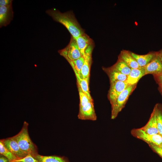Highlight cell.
<instances>
[{"instance_id":"f1b7e54d","label":"cell","mask_w":162,"mask_h":162,"mask_svg":"<svg viewBox=\"0 0 162 162\" xmlns=\"http://www.w3.org/2000/svg\"><path fill=\"white\" fill-rule=\"evenodd\" d=\"M0 162H9V161L6 158L2 155H1Z\"/></svg>"},{"instance_id":"83f0119b","label":"cell","mask_w":162,"mask_h":162,"mask_svg":"<svg viewBox=\"0 0 162 162\" xmlns=\"http://www.w3.org/2000/svg\"><path fill=\"white\" fill-rule=\"evenodd\" d=\"M12 0H0V7L7 6L12 4Z\"/></svg>"},{"instance_id":"2e32d148","label":"cell","mask_w":162,"mask_h":162,"mask_svg":"<svg viewBox=\"0 0 162 162\" xmlns=\"http://www.w3.org/2000/svg\"><path fill=\"white\" fill-rule=\"evenodd\" d=\"M118 59L123 61L131 68L136 69L141 68L132 56L130 52L128 50H123L121 51Z\"/></svg>"},{"instance_id":"3957f363","label":"cell","mask_w":162,"mask_h":162,"mask_svg":"<svg viewBox=\"0 0 162 162\" xmlns=\"http://www.w3.org/2000/svg\"><path fill=\"white\" fill-rule=\"evenodd\" d=\"M136 85H128L111 104V119H115L124 108L129 97L136 88Z\"/></svg>"},{"instance_id":"7a4b0ae2","label":"cell","mask_w":162,"mask_h":162,"mask_svg":"<svg viewBox=\"0 0 162 162\" xmlns=\"http://www.w3.org/2000/svg\"><path fill=\"white\" fill-rule=\"evenodd\" d=\"M28 124L25 122L20 131L13 137L16 140L21 150L27 155L38 154L37 148L31 140L28 132Z\"/></svg>"},{"instance_id":"ac0fdd59","label":"cell","mask_w":162,"mask_h":162,"mask_svg":"<svg viewBox=\"0 0 162 162\" xmlns=\"http://www.w3.org/2000/svg\"><path fill=\"white\" fill-rule=\"evenodd\" d=\"M109 68L128 76L130 74L131 70L124 62L118 59L115 64Z\"/></svg>"},{"instance_id":"484cf974","label":"cell","mask_w":162,"mask_h":162,"mask_svg":"<svg viewBox=\"0 0 162 162\" xmlns=\"http://www.w3.org/2000/svg\"><path fill=\"white\" fill-rule=\"evenodd\" d=\"M148 145L154 152L162 158V149L160 147L153 144H149Z\"/></svg>"},{"instance_id":"ba28073f","label":"cell","mask_w":162,"mask_h":162,"mask_svg":"<svg viewBox=\"0 0 162 162\" xmlns=\"http://www.w3.org/2000/svg\"><path fill=\"white\" fill-rule=\"evenodd\" d=\"M78 118L81 120H96L97 116L93 101H90L84 106L79 107Z\"/></svg>"},{"instance_id":"4fadbf2b","label":"cell","mask_w":162,"mask_h":162,"mask_svg":"<svg viewBox=\"0 0 162 162\" xmlns=\"http://www.w3.org/2000/svg\"><path fill=\"white\" fill-rule=\"evenodd\" d=\"M75 40L82 56L84 57L85 52L87 49L90 46L94 44L93 40L85 33Z\"/></svg>"},{"instance_id":"4316f807","label":"cell","mask_w":162,"mask_h":162,"mask_svg":"<svg viewBox=\"0 0 162 162\" xmlns=\"http://www.w3.org/2000/svg\"><path fill=\"white\" fill-rule=\"evenodd\" d=\"M153 76L155 81L158 84H162V72Z\"/></svg>"},{"instance_id":"d6986e66","label":"cell","mask_w":162,"mask_h":162,"mask_svg":"<svg viewBox=\"0 0 162 162\" xmlns=\"http://www.w3.org/2000/svg\"><path fill=\"white\" fill-rule=\"evenodd\" d=\"M39 162H68L64 158L55 156H45L38 153L32 156Z\"/></svg>"},{"instance_id":"f546056e","label":"cell","mask_w":162,"mask_h":162,"mask_svg":"<svg viewBox=\"0 0 162 162\" xmlns=\"http://www.w3.org/2000/svg\"><path fill=\"white\" fill-rule=\"evenodd\" d=\"M158 52V55L162 62V49Z\"/></svg>"},{"instance_id":"8fae6325","label":"cell","mask_w":162,"mask_h":162,"mask_svg":"<svg viewBox=\"0 0 162 162\" xmlns=\"http://www.w3.org/2000/svg\"><path fill=\"white\" fill-rule=\"evenodd\" d=\"M14 12L12 4L7 6L0 7V27L6 26L13 20Z\"/></svg>"},{"instance_id":"d6a6232c","label":"cell","mask_w":162,"mask_h":162,"mask_svg":"<svg viewBox=\"0 0 162 162\" xmlns=\"http://www.w3.org/2000/svg\"><path fill=\"white\" fill-rule=\"evenodd\" d=\"M22 162L19 161H14V162Z\"/></svg>"},{"instance_id":"7c38bea8","label":"cell","mask_w":162,"mask_h":162,"mask_svg":"<svg viewBox=\"0 0 162 162\" xmlns=\"http://www.w3.org/2000/svg\"><path fill=\"white\" fill-rule=\"evenodd\" d=\"M146 75L149 74L155 75L162 72V62L158 54L156 57L149 63L143 67Z\"/></svg>"},{"instance_id":"7402d4cb","label":"cell","mask_w":162,"mask_h":162,"mask_svg":"<svg viewBox=\"0 0 162 162\" xmlns=\"http://www.w3.org/2000/svg\"><path fill=\"white\" fill-rule=\"evenodd\" d=\"M84 61V58L81 56L76 60L68 62L72 67L74 72H76L80 77L81 76V71L83 65Z\"/></svg>"},{"instance_id":"30bf717a","label":"cell","mask_w":162,"mask_h":162,"mask_svg":"<svg viewBox=\"0 0 162 162\" xmlns=\"http://www.w3.org/2000/svg\"><path fill=\"white\" fill-rule=\"evenodd\" d=\"M157 109L156 105L147 123L140 128L146 133L150 134H159L157 128Z\"/></svg>"},{"instance_id":"8992f818","label":"cell","mask_w":162,"mask_h":162,"mask_svg":"<svg viewBox=\"0 0 162 162\" xmlns=\"http://www.w3.org/2000/svg\"><path fill=\"white\" fill-rule=\"evenodd\" d=\"M110 87L108 97L111 104L121 92L129 85L125 82L120 81L110 82Z\"/></svg>"},{"instance_id":"52a82bcc","label":"cell","mask_w":162,"mask_h":162,"mask_svg":"<svg viewBox=\"0 0 162 162\" xmlns=\"http://www.w3.org/2000/svg\"><path fill=\"white\" fill-rule=\"evenodd\" d=\"M5 147L19 159H22L27 155L20 149L16 140L12 137L1 140Z\"/></svg>"},{"instance_id":"4dcf8cb0","label":"cell","mask_w":162,"mask_h":162,"mask_svg":"<svg viewBox=\"0 0 162 162\" xmlns=\"http://www.w3.org/2000/svg\"><path fill=\"white\" fill-rule=\"evenodd\" d=\"M158 89L159 91L162 95V84H159Z\"/></svg>"},{"instance_id":"cb8c5ba5","label":"cell","mask_w":162,"mask_h":162,"mask_svg":"<svg viewBox=\"0 0 162 162\" xmlns=\"http://www.w3.org/2000/svg\"><path fill=\"white\" fill-rule=\"evenodd\" d=\"M78 91L80 97L79 107H82L91 101L88 96L82 90L80 86L77 84Z\"/></svg>"},{"instance_id":"5bb4252c","label":"cell","mask_w":162,"mask_h":162,"mask_svg":"<svg viewBox=\"0 0 162 162\" xmlns=\"http://www.w3.org/2000/svg\"><path fill=\"white\" fill-rule=\"evenodd\" d=\"M132 56L135 59L140 67H143L151 62L157 56L158 52H151L144 55H140L130 52Z\"/></svg>"},{"instance_id":"ffe728a7","label":"cell","mask_w":162,"mask_h":162,"mask_svg":"<svg viewBox=\"0 0 162 162\" xmlns=\"http://www.w3.org/2000/svg\"><path fill=\"white\" fill-rule=\"evenodd\" d=\"M74 73L76 78L77 84L80 86L82 90L88 96L89 99L93 101L89 91V81L86 79L82 78L76 72H74Z\"/></svg>"},{"instance_id":"d4e9b609","label":"cell","mask_w":162,"mask_h":162,"mask_svg":"<svg viewBox=\"0 0 162 162\" xmlns=\"http://www.w3.org/2000/svg\"><path fill=\"white\" fill-rule=\"evenodd\" d=\"M16 161L22 162H39V161L34 158L31 154H28L24 158L15 160L12 162Z\"/></svg>"},{"instance_id":"603a6c76","label":"cell","mask_w":162,"mask_h":162,"mask_svg":"<svg viewBox=\"0 0 162 162\" xmlns=\"http://www.w3.org/2000/svg\"><path fill=\"white\" fill-rule=\"evenodd\" d=\"M157 109V128L159 134L162 136V105L156 104Z\"/></svg>"},{"instance_id":"6da1fadb","label":"cell","mask_w":162,"mask_h":162,"mask_svg":"<svg viewBox=\"0 0 162 162\" xmlns=\"http://www.w3.org/2000/svg\"><path fill=\"white\" fill-rule=\"evenodd\" d=\"M46 13L51 17L54 21L64 26L71 36L75 39L85 33L84 30L71 11L62 13L55 8H52L47 10Z\"/></svg>"},{"instance_id":"5b68a950","label":"cell","mask_w":162,"mask_h":162,"mask_svg":"<svg viewBox=\"0 0 162 162\" xmlns=\"http://www.w3.org/2000/svg\"><path fill=\"white\" fill-rule=\"evenodd\" d=\"M130 133L133 136L143 141L148 144H153L159 146L162 144V136L159 134H149L140 128L132 129Z\"/></svg>"},{"instance_id":"44dd1931","label":"cell","mask_w":162,"mask_h":162,"mask_svg":"<svg viewBox=\"0 0 162 162\" xmlns=\"http://www.w3.org/2000/svg\"><path fill=\"white\" fill-rule=\"evenodd\" d=\"M0 153L6 158L9 160V162H12L19 159L13 154L4 146L3 143L0 141Z\"/></svg>"},{"instance_id":"277c9868","label":"cell","mask_w":162,"mask_h":162,"mask_svg":"<svg viewBox=\"0 0 162 162\" xmlns=\"http://www.w3.org/2000/svg\"><path fill=\"white\" fill-rule=\"evenodd\" d=\"M58 52L68 62L76 60L82 56L76 40L72 36L68 44L64 48L59 50Z\"/></svg>"},{"instance_id":"9a60e30c","label":"cell","mask_w":162,"mask_h":162,"mask_svg":"<svg viewBox=\"0 0 162 162\" xmlns=\"http://www.w3.org/2000/svg\"><path fill=\"white\" fill-rule=\"evenodd\" d=\"M145 75V70L143 67L136 69L131 68L125 82L129 85L136 84L140 79Z\"/></svg>"},{"instance_id":"1f68e13d","label":"cell","mask_w":162,"mask_h":162,"mask_svg":"<svg viewBox=\"0 0 162 162\" xmlns=\"http://www.w3.org/2000/svg\"><path fill=\"white\" fill-rule=\"evenodd\" d=\"M158 146L162 149V144L161 145Z\"/></svg>"},{"instance_id":"9c48e42d","label":"cell","mask_w":162,"mask_h":162,"mask_svg":"<svg viewBox=\"0 0 162 162\" xmlns=\"http://www.w3.org/2000/svg\"><path fill=\"white\" fill-rule=\"evenodd\" d=\"M94 45L89 47L86 50L84 56V61L81 71L80 77L89 81L90 70L92 62V54Z\"/></svg>"},{"instance_id":"e0dca14e","label":"cell","mask_w":162,"mask_h":162,"mask_svg":"<svg viewBox=\"0 0 162 162\" xmlns=\"http://www.w3.org/2000/svg\"><path fill=\"white\" fill-rule=\"evenodd\" d=\"M103 69L109 77L110 82L117 81L125 82L127 80L128 76L125 75L112 70L109 68Z\"/></svg>"}]
</instances>
